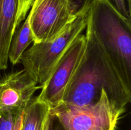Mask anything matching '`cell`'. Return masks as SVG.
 <instances>
[{
  "label": "cell",
  "mask_w": 131,
  "mask_h": 130,
  "mask_svg": "<svg viewBox=\"0 0 131 130\" xmlns=\"http://www.w3.org/2000/svg\"><path fill=\"white\" fill-rule=\"evenodd\" d=\"M85 36L84 57L63 103L76 107L91 105L99 100L104 90L111 102L125 110L130 102L131 90L127 87L96 40L88 23Z\"/></svg>",
  "instance_id": "6da1fadb"
},
{
  "label": "cell",
  "mask_w": 131,
  "mask_h": 130,
  "mask_svg": "<svg viewBox=\"0 0 131 130\" xmlns=\"http://www.w3.org/2000/svg\"><path fill=\"white\" fill-rule=\"evenodd\" d=\"M88 23L125 85L131 90V20L109 0H92Z\"/></svg>",
  "instance_id": "7a4b0ae2"
},
{
  "label": "cell",
  "mask_w": 131,
  "mask_h": 130,
  "mask_svg": "<svg viewBox=\"0 0 131 130\" xmlns=\"http://www.w3.org/2000/svg\"><path fill=\"white\" fill-rule=\"evenodd\" d=\"M89 6L78 13L65 31L52 40L33 43L22 55L20 62L41 87L46 82L65 52L86 30Z\"/></svg>",
  "instance_id": "3957f363"
},
{
  "label": "cell",
  "mask_w": 131,
  "mask_h": 130,
  "mask_svg": "<svg viewBox=\"0 0 131 130\" xmlns=\"http://www.w3.org/2000/svg\"><path fill=\"white\" fill-rule=\"evenodd\" d=\"M125 109L109 99L104 90L96 103L85 107L66 104L50 110L63 130H116Z\"/></svg>",
  "instance_id": "277c9868"
},
{
  "label": "cell",
  "mask_w": 131,
  "mask_h": 130,
  "mask_svg": "<svg viewBox=\"0 0 131 130\" xmlns=\"http://www.w3.org/2000/svg\"><path fill=\"white\" fill-rule=\"evenodd\" d=\"M71 0H35L28 14L34 42L61 35L78 15Z\"/></svg>",
  "instance_id": "5b68a950"
},
{
  "label": "cell",
  "mask_w": 131,
  "mask_h": 130,
  "mask_svg": "<svg viewBox=\"0 0 131 130\" xmlns=\"http://www.w3.org/2000/svg\"><path fill=\"white\" fill-rule=\"evenodd\" d=\"M86 45L85 34H81L65 52L48 80L42 86L40 93L36 99L47 105L50 110L63 103L84 57Z\"/></svg>",
  "instance_id": "8992f818"
},
{
  "label": "cell",
  "mask_w": 131,
  "mask_h": 130,
  "mask_svg": "<svg viewBox=\"0 0 131 130\" xmlns=\"http://www.w3.org/2000/svg\"><path fill=\"white\" fill-rule=\"evenodd\" d=\"M41 89L35 79L26 71L8 73L0 79V115L24 112Z\"/></svg>",
  "instance_id": "52a82bcc"
},
{
  "label": "cell",
  "mask_w": 131,
  "mask_h": 130,
  "mask_svg": "<svg viewBox=\"0 0 131 130\" xmlns=\"http://www.w3.org/2000/svg\"><path fill=\"white\" fill-rule=\"evenodd\" d=\"M19 0H0V58L8 56L15 22Z\"/></svg>",
  "instance_id": "ba28073f"
},
{
  "label": "cell",
  "mask_w": 131,
  "mask_h": 130,
  "mask_svg": "<svg viewBox=\"0 0 131 130\" xmlns=\"http://www.w3.org/2000/svg\"><path fill=\"white\" fill-rule=\"evenodd\" d=\"M50 117L49 107L35 98L23 112L20 130H47Z\"/></svg>",
  "instance_id": "9c48e42d"
},
{
  "label": "cell",
  "mask_w": 131,
  "mask_h": 130,
  "mask_svg": "<svg viewBox=\"0 0 131 130\" xmlns=\"http://www.w3.org/2000/svg\"><path fill=\"white\" fill-rule=\"evenodd\" d=\"M33 42L34 39L30 27L29 15L28 14L23 24H20L13 34L9 47L8 61L13 65L20 62L23 54Z\"/></svg>",
  "instance_id": "30bf717a"
},
{
  "label": "cell",
  "mask_w": 131,
  "mask_h": 130,
  "mask_svg": "<svg viewBox=\"0 0 131 130\" xmlns=\"http://www.w3.org/2000/svg\"><path fill=\"white\" fill-rule=\"evenodd\" d=\"M23 112L0 115V130H20Z\"/></svg>",
  "instance_id": "8fae6325"
},
{
  "label": "cell",
  "mask_w": 131,
  "mask_h": 130,
  "mask_svg": "<svg viewBox=\"0 0 131 130\" xmlns=\"http://www.w3.org/2000/svg\"><path fill=\"white\" fill-rule=\"evenodd\" d=\"M35 0H19L18 10L15 22V31L26 17Z\"/></svg>",
  "instance_id": "7c38bea8"
},
{
  "label": "cell",
  "mask_w": 131,
  "mask_h": 130,
  "mask_svg": "<svg viewBox=\"0 0 131 130\" xmlns=\"http://www.w3.org/2000/svg\"><path fill=\"white\" fill-rule=\"evenodd\" d=\"M124 17L131 20V0H109Z\"/></svg>",
  "instance_id": "4fadbf2b"
},
{
  "label": "cell",
  "mask_w": 131,
  "mask_h": 130,
  "mask_svg": "<svg viewBox=\"0 0 131 130\" xmlns=\"http://www.w3.org/2000/svg\"><path fill=\"white\" fill-rule=\"evenodd\" d=\"M92 0H71L72 3L75 6L77 12L84 10L88 7Z\"/></svg>",
  "instance_id": "5bb4252c"
},
{
  "label": "cell",
  "mask_w": 131,
  "mask_h": 130,
  "mask_svg": "<svg viewBox=\"0 0 131 130\" xmlns=\"http://www.w3.org/2000/svg\"><path fill=\"white\" fill-rule=\"evenodd\" d=\"M47 130H63V129H62L61 126H60L59 122L57 121V120H56L54 117H52V115H51Z\"/></svg>",
  "instance_id": "9a60e30c"
}]
</instances>
